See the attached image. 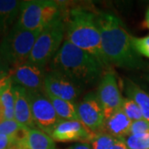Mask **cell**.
<instances>
[{"label": "cell", "instance_id": "cell-30", "mask_svg": "<svg viewBox=\"0 0 149 149\" xmlns=\"http://www.w3.org/2000/svg\"><path fill=\"white\" fill-rule=\"evenodd\" d=\"M143 26L145 28H148L149 30V7L145 14V19L143 21Z\"/></svg>", "mask_w": 149, "mask_h": 149}, {"label": "cell", "instance_id": "cell-15", "mask_svg": "<svg viewBox=\"0 0 149 149\" xmlns=\"http://www.w3.org/2000/svg\"><path fill=\"white\" fill-rule=\"evenodd\" d=\"M22 1L0 0V33L4 35L13 27V22L18 18Z\"/></svg>", "mask_w": 149, "mask_h": 149}, {"label": "cell", "instance_id": "cell-28", "mask_svg": "<svg viewBox=\"0 0 149 149\" xmlns=\"http://www.w3.org/2000/svg\"><path fill=\"white\" fill-rule=\"evenodd\" d=\"M111 149H129V148L125 143V139H116V141L113 145Z\"/></svg>", "mask_w": 149, "mask_h": 149}, {"label": "cell", "instance_id": "cell-20", "mask_svg": "<svg viewBox=\"0 0 149 149\" xmlns=\"http://www.w3.org/2000/svg\"><path fill=\"white\" fill-rule=\"evenodd\" d=\"M116 139L106 133H100L95 135L89 143L92 149H111Z\"/></svg>", "mask_w": 149, "mask_h": 149}, {"label": "cell", "instance_id": "cell-29", "mask_svg": "<svg viewBox=\"0 0 149 149\" xmlns=\"http://www.w3.org/2000/svg\"><path fill=\"white\" fill-rule=\"evenodd\" d=\"M65 149H92L91 148V144L89 143H75L72 146H70L69 148Z\"/></svg>", "mask_w": 149, "mask_h": 149}, {"label": "cell", "instance_id": "cell-21", "mask_svg": "<svg viewBox=\"0 0 149 149\" xmlns=\"http://www.w3.org/2000/svg\"><path fill=\"white\" fill-rule=\"evenodd\" d=\"M121 109L132 122L143 119V113L141 111L139 105L133 100L128 98L123 100Z\"/></svg>", "mask_w": 149, "mask_h": 149}, {"label": "cell", "instance_id": "cell-26", "mask_svg": "<svg viewBox=\"0 0 149 149\" xmlns=\"http://www.w3.org/2000/svg\"><path fill=\"white\" fill-rule=\"evenodd\" d=\"M149 132V121L145 119H141L138 121H133L130 128V134H140V133H148Z\"/></svg>", "mask_w": 149, "mask_h": 149}, {"label": "cell", "instance_id": "cell-16", "mask_svg": "<svg viewBox=\"0 0 149 149\" xmlns=\"http://www.w3.org/2000/svg\"><path fill=\"white\" fill-rule=\"evenodd\" d=\"M125 92L128 99L139 105L143 113V119L149 121V94L129 80L125 82Z\"/></svg>", "mask_w": 149, "mask_h": 149}, {"label": "cell", "instance_id": "cell-2", "mask_svg": "<svg viewBox=\"0 0 149 149\" xmlns=\"http://www.w3.org/2000/svg\"><path fill=\"white\" fill-rule=\"evenodd\" d=\"M51 69L67 76L80 85L93 84L104 67L97 59L84 50L65 40L50 62Z\"/></svg>", "mask_w": 149, "mask_h": 149}, {"label": "cell", "instance_id": "cell-3", "mask_svg": "<svg viewBox=\"0 0 149 149\" xmlns=\"http://www.w3.org/2000/svg\"><path fill=\"white\" fill-rule=\"evenodd\" d=\"M65 32V40L95 56L104 69L109 67L102 51L100 32L94 13L82 8H72L70 11Z\"/></svg>", "mask_w": 149, "mask_h": 149}, {"label": "cell", "instance_id": "cell-10", "mask_svg": "<svg viewBox=\"0 0 149 149\" xmlns=\"http://www.w3.org/2000/svg\"><path fill=\"white\" fill-rule=\"evenodd\" d=\"M96 95L103 108L105 118L121 109L124 99L121 95L116 77L113 72H107L102 77Z\"/></svg>", "mask_w": 149, "mask_h": 149}, {"label": "cell", "instance_id": "cell-8", "mask_svg": "<svg viewBox=\"0 0 149 149\" xmlns=\"http://www.w3.org/2000/svg\"><path fill=\"white\" fill-rule=\"evenodd\" d=\"M82 89V85L59 72L51 70L46 74L44 92L47 95L75 103Z\"/></svg>", "mask_w": 149, "mask_h": 149}, {"label": "cell", "instance_id": "cell-18", "mask_svg": "<svg viewBox=\"0 0 149 149\" xmlns=\"http://www.w3.org/2000/svg\"><path fill=\"white\" fill-rule=\"evenodd\" d=\"M48 96V95H47ZM54 107V109L60 119L62 120H79L77 104L73 102L61 100L53 96H48Z\"/></svg>", "mask_w": 149, "mask_h": 149}, {"label": "cell", "instance_id": "cell-4", "mask_svg": "<svg viewBox=\"0 0 149 149\" xmlns=\"http://www.w3.org/2000/svg\"><path fill=\"white\" fill-rule=\"evenodd\" d=\"M62 17L61 6L56 1H22L17 27L28 31H42L53 22Z\"/></svg>", "mask_w": 149, "mask_h": 149}, {"label": "cell", "instance_id": "cell-9", "mask_svg": "<svg viewBox=\"0 0 149 149\" xmlns=\"http://www.w3.org/2000/svg\"><path fill=\"white\" fill-rule=\"evenodd\" d=\"M77 112L80 122L90 132L95 134L103 133L105 117L96 94H87L77 104Z\"/></svg>", "mask_w": 149, "mask_h": 149}, {"label": "cell", "instance_id": "cell-1", "mask_svg": "<svg viewBox=\"0 0 149 149\" xmlns=\"http://www.w3.org/2000/svg\"><path fill=\"white\" fill-rule=\"evenodd\" d=\"M96 24L100 32L103 53L109 65L127 69L141 68L143 61L139 57L123 22L107 13L95 14Z\"/></svg>", "mask_w": 149, "mask_h": 149}, {"label": "cell", "instance_id": "cell-14", "mask_svg": "<svg viewBox=\"0 0 149 149\" xmlns=\"http://www.w3.org/2000/svg\"><path fill=\"white\" fill-rule=\"evenodd\" d=\"M132 123L122 109H119L105 118L103 133H109L115 139H125L130 134Z\"/></svg>", "mask_w": 149, "mask_h": 149}, {"label": "cell", "instance_id": "cell-27", "mask_svg": "<svg viewBox=\"0 0 149 149\" xmlns=\"http://www.w3.org/2000/svg\"><path fill=\"white\" fill-rule=\"evenodd\" d=\"M16 145L13 137L0 134V149H12Z\"/></svg>", "mask_w": 149, "mask_h": 149}, {"label": "cell", "instance_id": "cell-17", "mask_svg": "<svg viewBox=\"0 0 149 149\" xmlns=\"http://www.w3.org/2000/svg\"><path fill=\"white\" fill-rule=\"evenodd\" d=\"M27 148V149H56L53 139L37 128H29Z\"/></svg>", "mask_w": 149, "mask_h": 149}, {"label": "cell", "instance_id": "cell-7", "mask_svg": "<svg viewBox=\"0 0 149 149\" xmlns=\"http://www.w3.org/2000/svg\"><path fill=\"white\" fill-rule=\"evenodd\" d=\"M32 118L37 129L51 136L55 127L61 119L44 91H28Z\"/></svg>", "mask_w": 149, "mask_h": 149}, {"label": "cell", "instance_id": "cell-5", "mask_svg": "<svg viewBox=\"0 0 149 149\" xmlns=\"http://www.w3.org/2000/svg\"><path fill=\"white\" fill-rule=\"evenodd\" d=\"M41 32L28 31L14 25L0 43V54L3 61L10 68L28 62L34 43Z\"/></svg>", "mask_w": 149, "mask_h": 149}, {"label": "cell", "instance_id": "cell-22", "mask_svg": "<svg viewBox=\"0 0 149 149\" xmlns=\"http://www.w3.org/2000/svg\"><path fill=\"white\" fill-rule=\"evenodd\" d=\"M124 139L129 149H149V132L128 135Z\"/></svg>", "mask_w": 149, "mask_h": 149}, {"label": "cell", "instance_id": "cell-32", "mask_svg": "<svg viewBox=\"0 0 149 149\" xmlns=\"http://www.w3.org/2000/svg\"><path fill=\"white\" fill-rule=\"evenodd\" d=\"M12 149H27V148H25V147H21V146H18V145H15L13 148Z\"/></svg>", "mask_w": 149, "mask_h": 149}, {"label": "cell", "instance_id": "cell-25", "mask_svg": "<svg viewBox=\"0 0 149 149\" xmlns=\"http://www.w3.org/2000/svg\"><path fill=\"white\" fill-rule=\"evenodd\" d=\"M13 84L10 74V66L4 65L0 67V94L8 86Z\"/></svg>", "mask_w": 149, "mask_h": 149}, {"label": "cell", "instance_id": "cell-6", "mask_svg": "<svg viewBox=\"0 0 149 149\" xmlns=\"http://www.w3.org/2000/svg\"><path fill=\"white\" fill-rule=\"evenodd\" d=\"M65 32V24L62 17L45 27L34 43L28 62L45 68L61 47Z\"/></svg>", "mask_w": 149, "mask_h": 149}, {"label": "cell", "instance_id": "cell-11", "mask_svg": "<svg viewBox=\"0 0 149 149\" xmlns=\"http://www.w3.org/2000/svg\"><path fill=\"white\" fill-rule=\"evenodd\" d=\"M10 74L13 85L22 86L28 91H44V67L27 62L11 67Z\"/></svg>", "mask_w": 149, "mask_h": 149}, {"label": "cell", "instance_id": "cell-12", "mask_svg": "<svg viewBox=\"0 0 149 149\" xmlns=\"http://www.w3.org/2000/svg\"><path fill=\"white\" fill-rule=\"evenodd\" d=\"M95 135V133H91L85 128L80 120L61 119L53 129L51 137L55 142L61 143H90Z\"/></svg>", "mask_w": 149, "mask_h": 149}, {"label": "cell", "instance_id": "cell-24", "mask_svg": "<svg viewBox=\"0 0 149 149\" xmlns=\"http://www.w3.org/2000/svg\"><path fill=\"white\" fill-rule=\"evenodd\" d=\"M132 43L138 53L149 58V36L144 37H132Z\"/></svg>", "mask_w": 149, "mask_h": 149}, {"label": "cell", "instance_id": "cell-23", "mask_svg": "<svg viewBox=\"0 0 149 149\" xmlns=\"http://www.w3.org/2000/svg\"><path fill=\"white\" fill-rule=\"evenodd\" d=\"M22 127L25 126L18 123L15 119L3 120L0 123V134H4V135L13 137L17 132Z\"/></svg>", "mask_w": 149, "mask_h": 149}, {"label": "cell", "instance_id": "cell-19", "mask_svg": "<svg viewBox=\"0 0 149 149\" xmlns=\"http://www.w3.org/2000/svg\"><path fill=\"white\" fill-rule=\"evenodd\" d=\"M14 106L15 98L12 84L0 94V109L4 120L14 119Z\"/></svg>", "mask_w": 149, "mask_h": 149}, {"label": "cell", "instance_id": "cell-33", "mask_svg": "<svg viewBox=\"0 0 149 149\" xmlns=\"http://www.w3.org/2000/svg\"><path fill=\"white\" fill-rule=\"evenodd\" d=\"M147 79H148V80L149 81V75H148V77H147Z\"/></svg>", "mask_w": 149, "mask_h": 149}, {"label": "cell", "instance_id": "cell-31", "mask_svg": "<svg viewBox=\"0 0 149 149\" xmlns=\"http://www.w3.org/2000/svg\"><path fill=\"white\" fill-rule=\"evenodd\" d=\"M4 65H8L6 64L5 62L3 61V60L2 58V56H1V54H0V67H3V66H4ZM9 66V65H8Z\"/></svg>", "mask_w": 149, "mask_h": 149}, {"label": "cell", "instance_id": "cell-13", "mask_svg": "<svg viewBox=\"0 0 149 149\" xmlns=\"http://www.w3.org/2000/svg\"><path fill=\"white\" fill-rule=\"evenodd\" d=\"M13 91L15 98L14 119L27 128H36L32 118L31 103L27 91L16 85H13Z\"/></svg>", "mask_w": 149, "mask_h": 149}]
</instances>
